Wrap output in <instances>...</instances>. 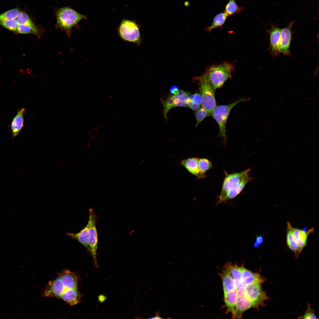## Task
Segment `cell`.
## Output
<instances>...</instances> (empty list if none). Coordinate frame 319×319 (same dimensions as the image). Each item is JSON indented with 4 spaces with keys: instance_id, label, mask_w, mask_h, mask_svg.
<instances>
[{
    "instance_id": "obj_1",
    "label": "cell",
    "mask_w": 319,
    "mask_h": 319,
    "mask_svg": "<svg viewBox=\"0 0 319 319\" xmlns=\"http://www.w3.org/2000/svg\"><path fill=\"white\" fill-rule=\"evenodd\" d=\"M234 65L231 63L224 62L211 66L206 72L214 92L222 87L224 82L231 77L234 70Z\"/></svg>"
},
{
    "instance_id": "obj_2",
    "label": "cell",
    "mask_w": 319,
    "mask_h": 319,
    "mask_svg": "<svg viewBox=\"0 0 319 319\" xmlns=\"http://www.w3.org/2000/svg\"><path fill=\"white\" fill-rule=\"evenodd\" d=\"M197 79L201 96L202 107L206 111L209 116H211L217 106L215 92L206 72Z\"/></svg>"
},
{
    "instance_id": "obj_3",
    "label": "cell",
    "mask_w": 319,
    "mask_h": 319,
    "mask_svg": "<svg viewBox=\"0 0 319 319\" xmlns=\"http://www.w3.org/2000/svg\"><path fill=\"white\" fill-rule=\"evenodd\" d=\"M56 15L57 26L66 31L70 30L81 20L86 18L85 15L68 7L59 9L57 12Z\"/></svg>"
},
{
    "instance_id": "obj_4",
    "label": "cell",
    "mask_w": 319,
    "mask_h": 319,
    "mask_svg": "<svg viewBox=\"0 0 319 319\" xmlns=\"http://www.w3.org/2000/svg\"><path fill=\"white\" fill-rule=\"evenodd\" d=\"M248 99L242 98L235 102L227 105H217L214 110L211 116L218 125L219 135L226 141V125L227 119L232 108L237 104L248 100Z\"/></svg>"
},
{
    "instance_id": "obj_5",
    "label": "cell",
    "mask_w": 319,
    "mask_h": 319,
    "mask_svg": "<svg viewBox=\"0 0 319 319\" xmlns=\"http://www.w3.org/2000/svg\"><path fill=\"white\" fill-rule=\"evenodd\" d=\"M118 31L119 35L123 40L137 45L141 43L139 28L135 22L123 19L119 25Z\"/></svg>"
},
{
    "instance_id": "obj_6",
    "label": "cell",
    "mask_w": 319,
    "mask_h": 319,
    "mask_svg": "<svg viewBox=\"0 0 319 319\" xmlns=\"http://www.w3.org/2000/svg\"><path fill=\"white\" fill-rule=\"evenodd\" d=\"M261 283H257L246 286L245 288V293L251 301L255 308L259 306H264L265 302L268 297L262 289Z\"/></svg>"
},
{
    "instance_id": "obj_7",
    "label": "cell",
    "mask_w": 319,
    "mask_h": 319,
    "mask_svg": "<svg viewBox=\"0 0 319 319\" xmlns=\"http://www.w3.org/2000/svg\"><path fill=\"white\" fill-rule=\"evenodd\" d=\"M250 168L242 172L227 174L224 179L220 195L219 197L218 203L230 191L234 188L240 181L246 175L250 174Z\"/></svg>"
},
{
    "instance_id": "obj_8",
    "label": "cell",
    "mask_w": 319,
    "mask_h": 319,
    "mask_svg": "<svg viewBox=\"0 0 319 319\" xmlns=\"http://www.w3.org/2000/svg\"><path fill=\"white\" fill-rule=\"evenodd\" d=\"M89 217L88 222L82 230L76 233H67V235L79 241L89 251L88 245V239L90 228L92 223L95 213L93 209L91 208L89 210Z\"/></svg>"
},
{
    "instance_id": "obj_9",
    "label": "cell",
    "mask_w": 319,
    "mask_h": 319,
    "mask_svg": "<svg viewBox=\"0 0 319 319\" xmlns=\"http://www.w3.org/2000/svg\"><path fill=\"white\" fill-rule=\"evenodd\" d=\"M67 290L65 289L59 278L50 281L43 290V297H55L59 298Z\"/></svg>"
},
{
    "instance_id": "obj_10",
    "label": "cell",
    "mask_w": 319,
    "mask_h": 319,
    "mask_svg": "<svg viewBox=\"0 0 319 319\" xmlns=\"http://www.w3.org/2000/svg\"><path fill=\"white\" fill-rule=\"evenodd\" d=\"M294 22H291L287 27L281 29L279 50L280 53L285 55H290L289 48L292 39V28Z\"/></svg>"
},
{
    "instance_id": "obj_11",
    "label": "cell",
    "mask_w": 319,
    "mask_h": 319,
    "mask_svg": "<svg viewBox=\"0 0 319 319\" xmlns=\"http://www.w3.org/2000/svg\"><path fill=\"white\" fill-rule=\"evenodd\" d=\"M270 35V50L272 56H277L280 53L279 46L281 29L278 26L271 25L270 29L267 31Z\"/></svg>"
},
{
    "instance_id": "obj_12",
    "label": "cell",
    "mask_w": 319,
    "mask_h": 319,
    "mask_svg": "<svg viewBox=\"0 0 319 319\" xmlns=\"http://www.w3.org/2000/svg\"><path fill=\"white\" fill-rule=\"evenodd\" d=\"M236 304L235 312L234 318H241L242 314L247 310L255 307L253 303L248 297L245 293V290L237 293Z\"/></svg>"
},
{
    "instance_id": "obj_13",
    "label": "cell",
    "mask_w": 319,
    "mask_h": 319,
    "mask_svg": "<svg viewBox=\"0 0 319 319\" xmlns=\"http://www.w3.org/2000/svg\"><path fill=\"white\" fill-rule=\"evenodd\" d=\"M58 276L67 290L78 288L79 278L74 273L65 270L59 273Z\"/></svg>"
},
{
    "instance_id": "obj_14",
    "label": "cell",
    "mask_w": 319,
    "mask_h": 319,
    "mask_svg": "<svg viewBox=\"0 0 319 319\" xmlns=\"http://www.w3.org/2000/svg\"><path fill=\"white\" fill-rule=\"evenodd\" d=\"M98 237L96 225V217L94 215L90 228L88 239L89 252L94 260L95 265L97 266V249Z\"/></svg>"
},
{
    "instance_id": "obj_15",
    "label": "cell",
    "mask_w": 319,
    "mask_h": 319,
    "mask_svg": "<svg viewBox=\"0 0 319 319\" xmlns=\"http://www.w3.org/2000/svg\"><path fill=\"white\" fill-rule=\"evenodd\" d=\"M292 229L294 237L297 245L298 251L300 253L306 246L308 235L314 232V228H312L307 231L293 227Z\"/></svg>"
},
{
    "instance_id": "obj_16",
    "label": "cell",
    "mask_w": 319,
    "mask_h": 319,
    "mask_svg": "<svg viewBox=\"0 0 319 319\" xmlns=\"http://www.w3.org/2000/svg\"><path fill=\"white\" fill-rule=\"evenodd\" d=\"M249 174L245 177L233 189L229 191L218 204L227 201L237 196L243 190L246 184L252 180Z\"/></svg>"
},
{
    "instance_id": "obj_17",
    "label": "cell",
    "mask_w": 319,
    "mask_h": 319,
    "mask_svg": "<svg viewBox=\"0 0 319 319\" xmlns=\"http://www.w3.org/2000/svg\"><path fill=\"white\" fill-rule=\"evenodd\" d=\"M265 279L260 274L253 273L242 267V282L245 287L255 283H262L265 281Z\"/></svg>"
},
{
    "instance_id": "obj_18",
    "label": "cell",
    "mask_w": 319,
    "mask_h": 319,
    "mask_svg": "<svg viewBox=\"0 0 319 319\" xmlns=\"http://www.w3.org/2000/svg\"><path fill=\"white\" fill-rule=\"evenodd\" d=\"M25 111V109L24 108L19 110L17 114L12 120L11 128L13 138L18 135L24 126V115Z\"/></svg>"
},
{
    "instance_id": "obj_19",
    "label": "cell",
    "mask_w": 319,
    "mask_h": 319,
    "mask_svg": "<svg viewBox=\"0 0 319 319\" xmlns=\"http://www.w3.org/2000/svg\"><path fill=\"white\" fill-rule=\"evenodd\" d=\"M182 165L191 173L199 178L206 177L205 174L201 173L199 171L198 166V158L193 157L183 160Z\"/></svg>"
},
{
    "instance_id": "obj_20",
    "label": "cell",
    "mask_w": 319,
    "mask_h": 319,
    "mask_svg": "<svg viewBox=\"0 0 319 319\" xmlns=\"http://www.w3.org/2000/svg\"><path fill=\"white\" fill-rule=\"evenodd\" d=\"M81 298V295L77 288L67 290L59 299L71 305H74L80 302Z\"/></svg>"
},
{
    "instance_id": "obj_21",
    "label": "cell",
    "mask_w": 319,
    "mask_h": 319,
    "mask_svg": "<svg viewBox=\"0 0 319 319\" xmlns=\"http://www.w3.org/2000/svg\"><path fill=\"white\" fill-rule=\"evenodd\" d=\"M225 267V270L230 274L234 280L236 287L242 284V267L238 266L230 262L227 263Z\"/></svg>"
},
{
    "instance_id": "obj_22",
    "label": "cell",
    "mask_w": 319,
    "mask_h": 319,
    "mask_svg": "<svg viewBox=\"0 0 319 319\" xmlns=\"http://www.w3.org/2000/svg\"><path fill=\"white\" fill-rule=\"evenodd\" d=\"M237 296V291L236 289L230 292L224 293L225 305L227 309L232 313V317L234 318L235 312Z\"/></svg>"
},
{
    "instance_id": "obj_23",
    "label": "cell",
    "mask_w": 319,
    "mask_h": 319,
    "mask_svg": "<svg viewBox=\"0 0 319 319\" xmlns=\"http://www.w3.org/2000/svg\"><path fill=\"white\" fill-rule=\"evenodd\" d=\"M222 280L224 293L232 291L236 289L235 282L230 274L225 269L220 273Z\"/></svg>"
},
{
    "instance_id": "obj_24",
    "label": "cell",
    "mask_w": 319,
    "mask_h": 319,
    "mask_svg": "<svg viewBox=\"0 0 319 319\" xmlns=\"http://www.w3.org/2000/svg\"><path fill=\"white\" fill-rule=\"evenodd\" d=\"M292 227L289 222L287 223V242L288 248L294 254L297 258L300 254L298 251L297 244L294 237L292 231Z\"/></svg>"
},
{
    "instance_id": "obj_25",
    "label": "cell",
    "mask_w": 319,
    "mask_h": 319,
    "mask_svg": "<svg viewBox=\"0 0 319 319\" xmlns=\"http://www.w3.org/2000/svg\"><path fill=\"white\" fill-rule=\"evenodd\" d=\"M228 16L224 12H221L217 14L214 18L211 25L206 28V30L210 32L212 30L221 27L225 22Z\"/></svg>"
},
{
    "instance_id": "obj_26",
    "label": "cell",
    "mask_w": 319,
    "mask_h": 319,
    "mask_svg": "<svg viewBox=\"0 0 319 319\" xmlns=\"http://www.w3.org/2000/svg\"><path fill=\"white\" fill-rule=\"evenodd\" d=\"M244 7L238 5L236 0H229L225 6L224 12L228 16L237 14L244 9Z\"/></svg>"
},
{
    "instance_id": "obj_27",
    "label": "cell",
    "mask_w": 319,
    "mask_h": 319,
    "mask_svg": "<svg viewBox=\"0 0 319 319\" xmlns=\"http://www.w3.org/2000/svg\"><path fill=\"white\" fill-rule=\"evenodd\" d=\"M16 32L20 34H32L36 35H38L40 33L37 26L33 27L20 24H18Z\"/></svg>"
},
{
    "instance_id": "obj_28",
    "label": "cell",
    "mask_w": 319,
    "mask_h": 319,
    "mask_svg": "<svg viewBox=\"0 0 319 319\" xmlns=\"http://www.w3.org/2000/svg\"><path fill=\"white\" fill-rule=\"evenodd\" d=\"M21 12L18 7L7 11L0 14V22L16 19Z\"/></svg>"
},
{
    "instance_id": "obj_29",
    "label": "cell",
    "mask_w": 319,
    "mask_h": 319,
    "mask_svg": "<svg viewBox=\"0 0 319 319\" xmlns=\"http://www.w3.org/2000/svg\"><path fill=\"white\" fill-rule=\"evenodd\" d=\"M16 19L18 24L33 27L36 26L33 23L28 14L25 12L21 11Z\"/></svg>"
},
{
    "instance_id": "obj_30",
    "label": "cell",
    "mask_w": 319,
    "mask_h": 319,
    "mask_svg": "<svg viewBox=\"0 0 319 319\" xmlns=\"http://www.w3.org/2000/svg\"><path fill=\"white\" fill-rule=\"evenodd\" d=\"M198 166L200 172L205 174L206 172L212 167L211 162L205 158H198Z\"/></svg>"
},
{
    "instance_id": "obj_31",
    "label": "cell",
    "mask_w": 319,
    "mask_h": 319,
    "mask_svg": "<svg viewBox=\"0 0 319 319\" xmlns=\"http://www.w3.org/2000/svg\"><path fill=\"white\" fill-rule=\"evenodd\" d=\"M18 23L16 19H9L0 22V25L11 31H16Z\"/></svg>"
},
{
    "instance_id": "obj_32",
    "label": "cell",
    "mask_w": 319,
    "mask_h": 319,
    "mask_svg": "<svg viewBox=\"0 0 319 319\" xmlns=\"http://www.w3.org/2000/svg\"><path fill=\"white\" fill-rule=\"evenodd\" d=\"M163 106V116L166 119H167V114L169 110L172 108L175 107L173 102L172 95L169 96L165 101L162 102Z\"/></svg>"
},
{
    "instance_id": "obj_33",
    "label": "cell",
    "mask_w": 319,
    "mask_h": 319,
    "mask_svg": "<svg viewBox=\"0 0 319 319\" xmlns=\"http://www.w3.org/2000/svg\"><path fill=\"white\" fill-rule=\"evenodd\" d=\"M209 116V113L202 107L198 110L195 113L196 119V127H197L202 121Z\"/></svg>"
},
{
    "instance_id": "obj_34",
    "label": "cell",
    "mask_w": 319,
    "mask_h": 319,
    "mask_svg": "<svg viewBox=\"0 0 319 319\" xmlns=\"http://www.w3.org/2000/svg\"><path fill=\"white\" fill-rule=\"evenodd\" d=\"M299 318L307 319L318 318L315 315L314 310L311 308L310 304L307 305V309L305 313Z\"/></svg>"
},
{
    "instance_id": "obj_35",
    "label": "cell",
    "mask_w": 319,
    "mask_h": 319,
    "mask_svg": "<svg viewBox=\"0 0 319 319\" xmlns=\"http://www.w3.org/2000/svg\"><path fill=\"white\" fill-rule=\"evenodd\" d=\"M263 240V238L262 236L261 235L257 236L254 243V247L256 248L258 247L262 243Z\"/></svg>"
},
{
    "instance_id": "obj_36",
    "label": "cell",
    "mask_w": 319,
    "mask_h": 319,
    "mask_svg": "<svg viewBox=\"0 0 319 319\" xmlns=\"http://www.w3.org/2000/svg\"><path fill=\"white\" fill-rule=\"evenodd\" d=\"M195 96L193 100V103L200 105L201 103V96L200 94L195 93Z\"/></svg>"
},
{
    "instance_id": "obj_37",
    "label": "cell",
    "mask_w": 319,
    "mask_h": 319,
    "mask_svg": "<svg viewBox=\"0 0 319 319\" xmlns=\"http://www.w3.org/2000/svg\"><path fill=\"white\" fill-rule=\"evenodd\" d=\"M178 88L177 86L175 85H173L171 87L170 89V92L174 95H177Z\"/></svg>"
},
{
    "instance_id": "obj_38",
    "label": "cell",
    "mask_w": 319,
    "mask_h": 319,
    "mask_svg": "<svg viewBox=\"0 0 319 319\" xmlns=\"http://www.w3.org/2000/svg\"><path fill=\"white\" fill-rule=\"evenodd\" d=\"M200 105L198 104L194 103L191 107V108L193 110L195 111H197L200 108Z\"/></svg>"
},
{
    "instance_id": "obj_39",
    "label": "cell",
    "mask_w": 319,
    "mask_h": 319,
    "mask_svg": "<svg viewBox=\"0 0 319 319\" xmlns=\"http://www.w3.org/2000/svg\"><path fill=\"white\" fill-rule=\"evenodd\" d=\"M186 92L183 90H178L177 95L180 97H182L185 94Z\"/></svg>"
},
{
    "instance_id": "obj_40",
    "label": "cell",
    "mask_w": 319,
    "mask_h": 319,
    "mask_svg": "<svg viewBox=\"0 0 319 319\" xmlns=\"http://www.w3.org/2000/svg\"><path fill=\"white\" fill-rule=\"evenodd\" d=\"M195 94H192V95H191L189 97V99L190 100L193 101V100L194 99V96H195Z\"/></svg>"
},
{
    "instance_id": "obj_41",
    "label": "cell",
    "mask_w": 319,
    "mask_h": 319,
    "mask_svg": "<svg viewBox=\"0 0 319 319\" xmlns=\"http://www.w3.org/2000/svg\"><path fill=\"white\" fill-rule=\"evenodd\" d=\"M150 318H151H151L152 319L159 318H159H161L160 316H159L158 315H156L155 316H154V317H151Z\"/></svg>"
}]
</instances>
